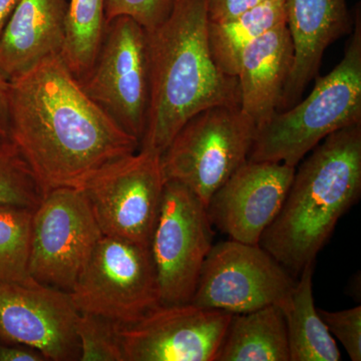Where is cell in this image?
<instances>
[{
  "label": "cell",
  "instance_id": "6da1fadb",
  "mask_svg": "<svg viewBox=\"0 0 361 361\" xmlns=\"http://www.w3.org/2000/svg\"><path fill=\"white\" fill-rule=\"evenodd\" d=\"M9 137L44 195L82 189L97 171L134 154L140 142L96 102L61 54L9 80Z\"/></svg>",
  "mask_w": 361,
  "mask_h": 361
},
{
  "label": "cell",
  "instance_id": "7a4b0ae2",
  "mask_svg": "<svg viewBox=\"0 0 361 361\" xmlns=\"http://www.w3.org/2000/svg\"><path fill=\"white\" fill-rule=\"evenodd\" d=\"M208 26L207 0H175L168 18L148 32L151 90L140 148L161 155L197 114L240 106L238 80L214 61Z\"/></svg>",
  "mask_w": 361,
  "mask_h": 361
},
{
  "label": "cell",
  "instance_id": "3957f363",
  "mask_svg": "<svg viewBox=\"0 0 361 361\" xmlns=\"http://www.w3.org/2000/svg\"><path fill=\"white\" fill-rule=\"evenodd\" d=\"M295 171L281 210L259 246L285 269L314 264L337 222L361 193V123L325 137Z\"/></svg>",
  "mask_w": 361,
  "mask_h": 361
},
{
  "label": "cell",
  "instance_id": "277c9868",
  "mask_svg": "<svg viewBox=\"0 0 361 361\" xmlns=\"http://www.w3.org/2000/svg\"><path fill=\"white\" fill-rule=\"evenodd\" d=\"M361 123V16L355 9L343 59L325 77L316 78L310 96L256 129L248 160L296 167L336 130Z\"/></svg>",
  "mask_w": 361,
  "mask_h": 361
},
{
  "label": "cell",
  "instance_id": "5b68a950",
  "mask_svg": "<svg viewBox=\"0 0 361 361\" xmlns=\"http://www.w3.org/2000/svg\"><path fill=\"white\" fill-rule=\"evenodd\" d=\"M256 129L240 106L202 111L183 126L161 154L165 180L184 185L207 208L214 193L248 160Z\"/></svg>",
  "mask_w": 361,
  "mask_h": 361
},
{
  "label": "cell",
  "instance_id": "8992f818",
  "mask_svg": "<svg viewBox=\"0 0 361 361\" xmlns=\"http://www.w3.org/2000/svg\"><path fill=\"white\" fill-rule=\"evenodd\" d=\"M68 293L78 312L137 322L161 304L151 247L102 237Z\"/></svg>",
  "mask_w": 361,
  "mask_h": 361
},
{
  "label": "cell",
  "instance_id": "52a82bcc",
  "mask_svg": "<svg viewBox=\"0 0 361 361\" xmlns=\"http://www.w3.org/2000/svg\"><path fill=\"white\" fill-rule=\"evenodd\" d=\"M165 184L160 154L140 148L97 171L82 190L104 236L151 247Z\"/></svg>",
  "mask_w": 361,
  "mask_h": 361
},
{
  "label": "cell",
  "instance_id": "ba28073f",
  "mask_svg": "<svg viewBox=\"0 0 361 361\" xmlns=\"http://www.w3.org/2000/svg\"><path fill=\"white\" fill-rule=\"evenodd\" d=\"M87 96L141 144L148 118V32L129 16L106 25L96 61L82 80Z\"/></svg>",
  "mask_w": 361,
  "mask_h": 361
},
{
  "label": "cell",
  "instance_id": "9c48e42d",
  "mask_svg": "<svg viewBox=\"0 0 361 361\" xmlns=\"http://www.w3.org/2000/svg\"><path fill=\"white\" fill-rule=\"evenodd\" d=\"M103 236L82 189L47 192L32 213L30 276L70 292Z\"/></svg>",
  "mask_w": 361,
  "mask_h": 361
},
{
  "label": "cell",
  "instance_id": "30bf717a",
  "mask_svg": "<svg viewBox=\"0 0 361 361\" xmlns=\"http://www.w3.org/2000/svg\"><path fill=\"white\" fill-rule=\"evenodd\" d=\"M206 206L184 185L166 180L151 252L163 305L191 303L213 246Z\"/></svg>",
  "mask_w": 361,
  "mask_h": 361
},
{
  "label": "cell",
  "instance_id": "8fae6325",
  "mask_svg": "<svg viewBox=\"0 0 361 361\" xmlns=\"http://www.w3.org/2000/svg\"><path fill=\"white\" fill-rule=\"evenodd\" d=\"M297 280L259 245L229 240L213 245L191 303L232 314L281 305Z\"/></svg>",
  "mask_w": 361,
  "mask_h": 361
},
{
  "label": "cell",
  "instance_id": "7c38bea8",
  "mask_svg": "<svg viewBox=\"0 0 361 361\" xmlns=\"http://www.w3.org/2000/svg\"><path fill=\"white\" fill-rule=\"evenodd\" d=\"M232 313L192 303L160 305L118 324L125 361H214Z\"/></svg>",
  "mask_w": 361,
  "mask_h": 361
},
{
  "label": "cell",
  "instance_id": "4fadbf2b",
  "mask_svg": "<svg viewBox=\"0 0 361 361\" xmlns=\"http://www.w3.org/2000/svg\"><path fill=\"white\" fill-rule=\"evenodd\" d=\"M78 311L70 293L39 282H0V341L40 351L47 360H80Z\"/></svg>",
  "mask_w": 361,
  "mask_h": 361
},
{
  "label": "cell",
  "instance_id": "5bb4252c",
  "mask_svg": "<svg viewBox=\"0 0 361 361\" xmlns=\"http://www.w3.org/2000/svg\"><path fill=\"white\" fill-rule=\"evenodd\" d=\"M295 171L286 164L247 160L214 193L209 219L232 240L259 245L283 206Z\"/></svg>",
  "mask_w": 361,
  "mask_h": 361
},
{
  "label": "cell",
  "instance_id": "9a60e30c",
  "mask_svg": "<svg viewBox=\"0 0 361 361\" xmlns=\"http://www.w3.org/2000/svg\"><path fill=\"white\" fill-rule=\"evenodd\" d=\"M285 6L294 63L279 111L298 103L304 90L318 75L325 51L353 27L346 0H285Z\"/></svg>",
  "mask_w": 361,
  "mask_h": 361
},
{
  "label": "cell",
  "instance_id": "2e32d148",
  "mask_svg": "<svg viewBox=\"0 0 361 361\" xmlns=\"http://www.w3.org/2000/svg\"><path fill=\"white\" fill-rule=\"evenodd\" d=\"M68 0H20L0 35V75L11 80L63 51Z\"/></svg>",
  "mask_w": 361,
  "mask_h": 361
},
{
  "label": "cell",
  "instance_id": "e0dca14e",
  "mask_svg": "<svg viewBox=\"0 0 361 361\" xmlns=\"http://www.w3.org/2000/svg\"><path fill=\"white\" fill-rule=\"evenodd\" d=\"M293 63V42L287 23L261 35L242 54L236 77L240 109L256 128L279 111Z\"/></svg>",
  "mask_w": 361,
  "mask_h": 361
},
{
  "label": "cell",
  "instance_id": "ac0fdd59",
  "mask_svg": "<svg viewBox=\"0 0 361 361\" xmlns=\"http://www.w3.org/2000/svg\"><path fill=\"white\" fill-rule=\"evenodd\" d=\"M214 361H290L281 307L233 314Z\"/></svg>",
  "mask_w": 361,
  "mask_h": 361
},
{
  "label": "cell",
  "instance_id": "d6986e66",
  "mask_svg": "<svg viewBox=\"0 0 361 361\" xmlns=\"http://www.w3.org/2000/svg\"><path fill=\"white\" fill-rule=\"evenodd\" d=\"M313 264L300 272L290 295L281 305L286 322L290 361H339L341 351L315 307Z\"/></svg>",
  "mask_w": 361,
  "mask_h": 361
},
{
  "label": "cell",
  "instance_id": "ffe728a7",
  "mask_svg": "<svg viewBox=\"0 0 361 361\" xmlns=\"http://www.w3.org/2000/svg\"><path fill=\"white\" fill-rule=\"evenodd\" d=\"M282 23H286L285 0L260 1L231 20L209 21V45L214 61L225 75L236 78L246 47Z\"/></svg>",
  "mask_w": 361,
  "mask_h": 361
},
{
  "label": "cell",
  "instance_id": "44dd1931",
  "mask_svg": "<svg viewBox=\"0 0 361 361\" xmlns=\"http://www.w3.org/2000/svg\"><path fill=\"white\" fill-rule=\"evenodd\" d=\"M106 30V0H68L66 42L61 56L80 82L96 61Z\"/></svg>",
  "mask_w": 361,
  "mask_h": 361
},
{
  "label": "cell",
  "instance_id": "7402d4cb",
  "mask_svg": "<svg viewBox=\"0 0 361 361\" xmlns=\"http://www.w3.org/2000/svg\"><path fill=\"white\" fill-rule=\"evenodd\" d=\"M33 210L0 206V282L32 283L30 255Z\"/></svg>",
  "mask_w": 361,
  "mask_h": 361
},
{
  "label": "cell",
  "instance_id": "603a6c76",
  "mask_svg": "<svg viewBox=\"0 0 361 361\" xmlns=\"http://www.w3.org/2000/svg\"><path fill=\"white\" fill-rule=\"evenodd\" d=\"M44 192L32 168L9 137L0 135V206L35 210Z\"/></svg>",
  "mask_w": 361,
  "mask_h": 361
},
{
  "label": "cell",
  "instance_id": "cb8c5ba5",
  "mask_svg": "<svg viewBox=\"0 0 361 361\" xmlns=\"http://www.w3.org/2000/svg\"><path fill=\"white\" fill-rule=\"evenodd\" d=\"M75 334L80 361H125L116 323L90 313H78Z\"/></svg>",
  "mask_w": 361,
  "mask_h": 361
},
{
  "label": "cell",
  "instance_id": "d4e9b609",
  "mask_svg": "<svg viewBox=\"0 0 361 361\" xmlns=\"http://www.w3.org/2000/svg\"><path fill=\"white\" fill-rule=\"evenodd\" d=\"M175 0H106V25L118 18L129 16L151 32L168 18Z\"/></svg>",
  "mask_w": 361,
  "mask_h": 361
},
{
  "label": "cell",
  "instance_id": "484cf974",
  "mask_svg": "<svg viewBox=\"0 0 361 361\" xmlns=\"http://www.w3.org/2000/svg\"><path fill=\"white\" fill-rule=\"evenodd\" d=\"M330 334L341 341L349 358L361 360V306L341 311L317 310Z\"/></svg>",
  "mask_w": 361,
  "mask_h": 361
},
{
  "label": "cell",
  "instance_id": "4316f807",
  "mask_svg": "<svg viewBox=\"0 0 361 361\" xmlns=\"http://www.w3.org/2000/svg\"><path fill=\"white\" fill-rule=\"evenodd\" d=\"M260 0H207L210 23H221L236 18L258 4Z\"/></svg>",
  "mask_w": 361,
  "mask_h": 361
},
{
  "label": "cell",
  "instance_id": "83f0119b",
  "mask_svg": "<svg viewBox=\"0 0 361 361\" xmlns=\"http://www.w3.org/2000/svg\"><path fill=\"white\" fill-rule=\"evenodd\" d=\"M47 358L37 349L18 343L0 341V361H45Z\"/></svg>",
  "mask_w": 361,
  "mask_h": 361
},
{
  "label": "cell",
  "instance_id": "f1b7e54d",
  "mask_svg": "<svg viewBox=\"0 0 361 361\" xmlns=\"http://www.w3.org/2000/svg\"><path fill=\"white\" fill-rule=\"evenodd\" d=\"M0 135L9 137V82L0 75Z\"/></svg>",
  "mask_w": 361,
  "mask_h": 361
},
{
  "label": "cell",
  "instance_id": "f546056e",
  "mask_svg": "<svg viewBox=\"0 0 361 361\" xmlns=\"http://www.w3.org/2000/svg\"><path fill=\"white\" fill-rule=\"evenodd\" d=\"M20 0H0V35Z\"/></svg>",
  "mask_w": 361,
  "mask_h": 361
},
{
  "label": "cell",
  "instance_id": "4dcf8cb0",
  "mask_svg": "<svg viewBox=\"0 0 361 361\" xmlns=\"http://www.w3.org/2000/svg\"><path fill=\"white\" fill-rule=\"evenodd\" d=\"M260 1H267V0H260Z\"/></svg>",
  "mask_w": 361,
  "mask_h": 361
}]
</instances>
